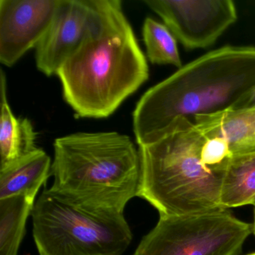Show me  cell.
Segmentation results:
<instances>
[{"label":"cell","mask_w":255,"mask_h":255,"mask_svg":"<svg viewBox=\"0 0 255 255\" xmlns=\"http://www.w3.org/2000/svg\"><path fill=\"white\" fill-rule=\"evenodd\" d=\"M255 88V47L210 52L143 95L132 115L137 143L155 142L182 121L236 110Z\"/></svg>","instance_id":"1"},{"label":"cell","mask_w":255,"mask_h":255,"mask_svg":"<svg viewBox=\"0 0 255 255\" xmlns=\"http://www.w3.org/2000/svg\"><path fill=\"white\" fill-rule=\"evenodd\" d=\"M57 76L67 104L88 119L111 116L147 81V60L122 1L98 0L90 32Z\"/></svg>","instance_id":"2"},{"label":"cell","mask_w":255,"mask_h":255,"mask_svg":"<svg viewBox=\"0 0 255 255\" xmlns=\"http://www.w3.org/2000/svg\"><path fill=\"white\" fill-rule=\"evenodd\" d=\"M50 192L83 208L124 213L138 196L139 150L117 132H77L55 140Z\"/></svg>","instance_id":"3"},{"label":"cell","mask_w":255,"mask_h":255,"mask_svg":"<svg viewBox=\"0 0 255 255\" xmlns=\"http://www.w3.org/2000/svg\"><path fill=\"white\" fill-rule=\"evenodd\" d=\"M206 140L193 122L184 120L161 139L139 146L138 196L155 207L159 216L223 210L219 201L225 171H213L203 163Z\"/></svg>","instance_id":"4"},{"label":"cell","mask_w":255,"mask_h":255,"mask_svg":"<svg viewBox=\"0 0 255 255\" xmlns=\"http://www.w3.org/2000/svg\"><path fill=\"white\" fill-rule=\"evenodd\" d=\"M31 216L40 255H122L132 240L124 213L92 211L49 189Z\"/></svg>","instance_id":"5"},{"label":"cell","mask_w":255,"mask_h":255,"mask_svg":"<svg viewBox=\"0 0 255 255\" xmlns=\"http://www.w3.org/2000/svg\"><path fill=\"white\" fill-rule=\"evenodd\" d=\"M252 233L228 210L159 216L132 255H236Z\"/></svg>","instance_id":"6"},{"label":"cell","mask_w":255,"mask_h":255,"mask_svg":"<svg viewBox=\"0 0 255 255\" xmlns=\"http://www.w3.org/2000/svg\"><path fill=\"white\" fill-rule=\"evenodd\" d=\"M186 49L206 48L237 19L231 0H144Z\"/></svg>","instance_id":"7"},{"label":"cell","mask_w":255,"mask_h":255,"mask_svg":"<svg viewBox=\"0 0 255 255\" xmlns=\"http://www.w3.org/2000/svg\"><path fill=\"white\" fill-rule=\"evenodd\" d=\"M98 0H59L53 20L35 49V63L46 76L57 75L90 32Z\"/></svg>","instance_id":"8"},{"label":"cell","mask_w":255,"mask_h":255,"mask_svg":"<svg viewBox=\"0 0 255 255\" xmlns=\"http://www.w3.org/2000/svg\"><path fill=\"white\" fill-rule=\"evenodd\" d=\"M59 0H0V62L17 63L48 29Z\"/></svg>","instance_id":"9"},{"label":"cell","mask_w":255,"mask_h":255,"mask_svg":"<svg viewBox=\"0 0 255 255\" xmlns=\"http://www.w3.org/2000/svg\"><path fill=\"white\" fill-rule=\"evenodd\" d=\"M193 123L206 138L225 140L232 156L255 153V108L197 116Z\"/></svg>","instance_id":"10"},{"label":"cell","mask_w":255,"mask_h":255,"mask_svg":"<svg viewBox=\"0 0 255 255\" xmlns=\"http://www.w3.org/2000/svg\"><path fill=\"white\" fill-rule=\"evenodd\" d=\"M51 159L42 149L0 166V199L24 195L35 200L51 175Z\"/></svg>","instance_id":"11"},{"label":"cell","mask_w":255,"mask_h":255,"mask_svg":"<svg viewBox=\"0 0 255 255\" xmlns=\"http://www.w3.org/2000/svg\"><path fill=\"white\" fill-rule=\"evenodd\" d=\"M0 156L1 165L14 162L38 149L36 132L30 121L17 118L8 104L6 92V78L4 71L0 76Z\"/></svg>","instance_id":"12"},{"label":"cell","mask_w":255,"mask_h":255,"mask_svg":"<svg viewBox=\"0 0 255 255\" xmlns=\"http://www.w3.org/2000/svg\"><path fill=\"white\" fill-rule=\"evenodd\" d=\"M219 201L225 210L255 207V153L233 156L224 174Z\"/></svg>","instance_id":"13"},{"label":"cell","mask_w":255,"mask_h":255,"mask_svg":"<svg viewBox=\"0 0 255 255\" xmlns=\"http://www.w3.org/2000/svg\"><path fill=\"white\" fill-rule=\"evenodd\" d=\"M35 203L24 195L0 199V255H17Z\"/></svg>","instance_id":"14"},{"label":"cell","mask_w":255,"mask_h":255,"mask_svg":"<svg viewBox=\"0 0 255 255\" xmlns=\"http://www.w3.org/2000/svg\"><path fill=\"white\" fill-rule=\"evenodd\" d=\"M143 38L147 59L152 64L183 67L177 41L165 25L147 17L143 25Z\"/></svg>","instance_id":"15"},{"label":"cell","mask_w":255,"mask_h":255,"mask_svg":"<svg viewBox=\"0 0 255 255\" xmlns=\"http://www.w3.org/2000/svg\"><path fill=\"white\" fill-rule=\"evenodd\" d=\"M232 157L225 140L207 138L201 153V161L207 168L215 171H225Z\"/></svg>","instance_id":"16"},{"label":"cell","mask_w":255,"mask_h":255,"mask_svg":"<svg viewBox=\"0 0 255 255\" xmlns=\"http://www.w3.org/2000/svg\"><path fill=\"white\" fill-rule=\"evenodd\" d=\"M255 108V88L236 110Z\"/></svg>","instance_id":"17"},{"label":"cell","mask_w":255,"mask_h":255,"mask_svg":"<svg viewBox=\"0 0 255 255\" xmlns=\"http://www.w3.org/2000/svg\"><path fill=\"white\" fill-rule=\"evenodd\" d=\"M253 225V234L255 235V217H254V222L252 224Z\"/></svg>","instance_id":"18"},{"label":"cell","mask_w":255,"mask_h":255,"mask_svg":"<svg viewBox=\"0 0 255 255\" xmlns=\"http://www.w3.org/2000/svg\"><path fill=\"white\" fill-rule=\"evenodd\" d=\"M255 255V252H254V253L249 254V255Z\"/></svg>","instance_id":"19"}]
</instances>
